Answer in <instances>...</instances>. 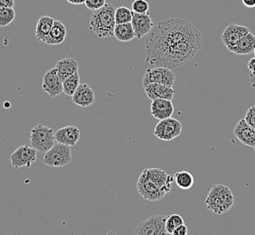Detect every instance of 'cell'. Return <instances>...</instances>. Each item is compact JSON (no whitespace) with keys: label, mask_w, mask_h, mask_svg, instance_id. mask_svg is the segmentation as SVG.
Masks as SVG:
<instances>
[{"label":"cell","mask_w":255,"mask_h":235,"mask_svg":"<svg viewBox=\"0 0 255 235\" xmlns=\"http://www.w3.org/2000/svg\"><path fill=\"white\" fill-rule=\"evenodd\" d=\"M201 46V32L191 23L181 18L162 20L145 40L146 63L174 70L195 57Z\"/></svg>","instance_id":"1"},{"label":"cell","mask_w":255,"mask_h":235,"mask_svg":"<svg viewBox=\"0 0 255 235\" xmlns=\"http://www.w3.org/2000/svg\"><path fill=\"white\" fill-rule=\"evenodd\" d=\"M188 235V229L187 226L184 224L180 226H178L175 230L173 231L172 235Z\"/></svg>","instance_id":"32"},{"label":"cell","mask_w":255,"mask_h":235,"mask_svg":"<svg viewBox=\"0 0 255 235\" xmlns=\"http://www.w3.org/2000/svg\"><path fill=\"white\" fill-rule=\"evenodd\" d=\"M36 157L37 151L34 147H29L27 145H22L11 154L10 161L15 168H29L36 160Z\"/></svg>","instance_id":"10"},{"label":"cell","mask_w":255,"mask_h":235,"mask_svg":"<svg viewBox=\"0 0 255 235\" xmlns=\"http://www.w3.org/2000/svg\"><path fill=\"white\" fill-rule=\"evenodd\" d=\"M72 161V151L71 147L61 144L54 143L53 147L44 153L43 162L46 166L51 167H66Z\"/></svg>","instance_id":"6"},{"label":"cell","mask_w":255,"mask_h":235,"mask_svg":"<svg viewBox=\"0 0 255 235\" xmlns=\"http://www.w3.org/2000/svg\"><path fill=\"white\" fill-rule=\"evenodd\" d=\"M131 7H132L133 13L140 14V15L148 14V11H149V4L146 0H134Z\"/></svg>","instance_id":"29"},{"label":"cell","mask_w":255,"mask_h":235,"mask_svg":"<svg viewBox=\"0 0 255 235\" xmlns=\"http://www.w3.org/2000/svg\"><path fill=\"white\" fill-rule=\"evenodd\" d=\"M84 4L88 9L95 11L103 7V5H105L106 0H85Z\"/></svg>","instance_id":"30"},{"label":"cell","mask_w":255,"mask_h":235,"mask_svg":"<svg viewBox=\"0 0 255 235\" xmlns=\"http://www.w3.org/2000/svg\"><path fill=\"white\" fill-rule=\"evenodd\" d=\"M67 2L73 5H82L85 3V0H67Z\"/></svg>","instance_id":"36"},{"label":"cell","mask_w":255,"mask_h":235,"mask_svg":"<svg viewBox=\"0 0 255 235\" xmlns=\"http://www.w3.org/2000/svg\"><path fill=\"white\" fill-rule=\"evenodd\" d=\"M242 2L246 7H249V8L255 7V0H242Z\"/></svg>","instance_id":"35"},{"label":"cell","mask_w":255,"mask_h":235,"mask_svg":"<svg viewBox=\"0 0 255 235\" xmlns=\"http://www.w3.org/2000/svg\"><path fill=\"white\" fill-rule=\"evenodd\" d=\"M80 83V74L78 72L65 79L63 82V90L67 96H73L76 89L78 88Z\"/></svg>","instance_id":"25"},{"label":"cell","mask_w":255,"mask_h":235,"mask_svg":"<svg viewBox=\"0 0 255 235\" xmlns=\"http://www.w3.org/2000/svg\"><path fill=\"white\" fill-rule=\"evenodd\" d=\"M73 103L82 108H87L95 103L94 91L88 84H81L72 96Z\"/></svg>","instance_id":"14"},{"label":"cell","mask_w":255,"mask_h":235,"mask_svg":"<svg viewBox=\"0 0 255 235\" xmlns=\"http://www.w3.org/2000/svg\"><path fill=\"white\" fill-rule=\"evenodd\" d=\"M131 25L137 39H141L142 37L149 34L154 28V23L149 13L144 15L133 13Z\"/></svg>","instance_id":"13"},{"label":"cell","mask_w":255,"mask_h":235,"mask_svg":"<svg viewBox=\"0 0 255 235\" xmlns=\"http://www.w3.org/2000/svg\"><path fill=\"white\" fill-rule=\"evenodd\" d=\"M255 48V34L250 32L246 36L242 37L234 46L230 47L228 51L238 55H247L254 53Z\"/></svg>","instance_id":"19"},{"label":"cell","mask_w":255,"mask_h":235,"mask_svg":"<svg viewBox=\"0 0 255 235\" xmlns=\"http://www.w3.org/2000/svg\"><path fill=\"white\" fill-rule=\"evenodd\" d=\"M254 54H255V51H254Z\"/></svg>","instance_id":"40"},{"label":"cell","mask_w":255,"mask_h":235,"mask_svg":"<svg viewBox=\"0 0 255 235\" xmlns=\"http://www.w3.org/2000/svg\"><path fill=\"white\" fill-rule=\"evenodd\" d=\"M174 181L177 186L183 190H188L194 186L195 178L190 172L183 170L177 172L174 176Z\"/></svg>","instance_id":"24"},{"label":"cell","mask_w":255,"mask_h":235,"mask_svg":"<svg viewBox=\"0 0 255 235\" xmlns=\"http://www.w3.org/2000/svg\"><path fill=\"white\" fill-rule=\"evenodd\" d=\"M176 82V74L167 67H152L146 70L143 76L142 86L158 84L172 88Z\"/></svg>","instance_id":"7"},{"label":"cell","mask_w":255,"mask_h":235,"mask_svg":"<svg viewBox=\"0 0 255 235\" xmlns=\"http://www.w3.org/2000/svg\"><path fill=\"white\" fill-rule=\"evenodd\" d=\"M42 88L52 98H54L61 93H64L63 82L60 80L57 70L55 67L47 71L44 74Z\"/></svg>","instance_id":"11"},{"label":"cell","mask_w":255,"mask_h":235,"mask_svg":"<svg viewBox=\"0 0 255 235\" xmlns=\"http://www.w3.org/2000/svg\"><path fill=\"white\" fill-rule=\"evenodd\" d=\"M167 217L164 215H153L137 225L135 228V234L137 235H167Z\"/></svg>","instance_id":"8"},{"label":"cell","mask_w":255,"mask_h":235,"mask_svg":"<svg viewBox=\"0 0 255 235\" xmlns=\"http://www.w3.org/2000/svg\"><path fill=\"white\" fill-rule=\"evenodd\" d=\"M106 235H116V234H115L114 232H113V231H110V232H108V234Z\"/></svg>","instance_id":"38"},{"label":"cell","mask_w":255,"mask_h":235,"mask_svg":"<svg viewBox=\"0 0 255 235\" xmlns=\"http://www.w3.org/2000/svg\"><path fill=\"white\" fill-rule=\"evenodd\" d=\"M79 64L75 59L69 57L60 60L55 65L60 80L64 82L66 78L78 72Z\"/></svg>","instance_id":"20"},{"label":"cell","mask_w":255,"mask_h":235,"mask_svg":"<svg viewBox=\"0 0 255 235\" xmlns=\"http://www.w3.org/2000/svg\"><path fill=\"white\" fill-rule=\"evenodd\" d=\"M182 132V123L174 118L159 120L154 128V135L164 141H170L178 137Z\"/></svg>","instance_id":"9"},{"label":"cell","mask_w":255,"mask_h":235,"mask_svg":"<svg viewBox=\"0 0 255 235\" xmlns=\"http://www.w3.org/2000/svg\"><path fill=\"white\" fill-rule=\"evenodd\" d=\"M247 66L251 71V74H255V56L254 58L251 59L250 61L248 62Z\"/></svg>","instance_id":"34"},{"label":"cell","mask_w":255,"mask_h":235,"mask_svg":"<svg viewBox=\"0 0 255 235\" xmlns=\"http://www.w3.org/2000/svg\"><path fill=\"white\" fill-rule=\"evenodd\" d=\"M249 81H250L252 87H253V88H255V74H250V76H249Z\"/></svg>","instance_id":"37"},{"label":"cell","mask_w":255,"mask_h":235,"mask_svg":"<svg viewBox=\"0 0 255 235\" xmlns=\"http://www.w3.org/2000/svg\"><path fill=\"white\" fill-rule=\"evenodd\" d=\"M115 5L106 3L100 9L95 10L90 18V30L97 34L99 38H108L114 35Z\"/></svg>","instance_id":"3"},{"label":"cell","mask_w":255,"mask_h":235,"mask_svg":"<svg viewBox=\"0 0 255 235\" xmlns=\"http://www.w3.org/2000/svg\"><path fill=\"white\" fill-rule=\"evenodd\" d=\"M15 0H0V9L2 8H14Z\"/></svg>","instance_id":"33"},{"label":"cell","mask_w":255,"mask_h":235,"mask_svg":"<svg viewBox=\"0 0 255 235\" xmlns=\"http://www.w3.org/2000/svg\"><path fill=\"white\" fill-rule=\"evenodd\" d=\"M54 18L48 16V15H44V16L40 17L37 24H36V27H35L36 39L44 43L49 34L50 31L54 25Z\"/></svg>","instance_id":"22"},{"label":"cell","mask_w":255,"mask_h":235,"mask_svg":"<svg viewBox=\"0 0 255 235\" xmlns=\"http://www.w3.org/2000/svg\"><path fill=\"white\" fill-rule=\"evenodd\" d=\"M30 143L36 151L46 153L55 143L54 129L43 124L35 126L30 132Z\"/></svg>","instance_id":"5"},{"label":"cell","mask_w":255,"mask_h":235,"mask_svg":"<svg viewBox=\"0 0 255 235\" xmlns=\"http://www.w3.org/2000/svg\"><path fill=\"white\" fill-rule=\"evenodd\" d=\"M66 34H67V30L65 25L59 20H54V25L50 31L44 44H49V45L63 44L66 37Z\"/></svg>","instance_id":"21"},{"label":"cell","mask_w":255,"mask_h":235,"mask_svg":"<svg viewBox=\"0 0 255 235\" xmlns=\"http://www.w3.org/2000/svg\"><path fill=\"white\" fill-rule=\"evenodd\" d=\"M250 32V29L247 26L230 24L228 26H226V29L224 30L221 36L222 41L226 45V48L229 49L230 47L234 46L242 37L246 36V34H249Z\"/></svg>","instance_id":"12"},{"label":"cell","mask_w":255,"mask_h":235,"mask_svg":"<svg viewBox=\"0 0 255 235\" xmlns=\"http://www.w3.org/2000/svg\"><path fill=\"white\" fill-rule=\"evenodd\" d=\"M185 222L184 219L180 215H177V214H173L170 215L167 217V220H166V231H167V234L172 235L173 231L175 230L176 228H177L178 226L184 225Z\"/></svg>","instance_id":"27"},{"label":"cell","mask_w":255,"mask_h":235,"mask_svg":"<svg viewBox=\"0 0 255 235\" xmlns=\"http://www.w3.org/2000/svg\"><path fill=\"white\" fill-rule=\"evenodd\" d=\"M81 132L78 127L74 126H66L59 128L54 132L55 142L64 144L69 147H74L78 142Z\"/></svg>","instance_id":"16"},{"label":"cell","mask_w":255,"mask_h":235,"mask_svg":"<svg viewBox=\"0 0 255 235\" xmlns=\"http://www.w3.org/2000/svg\"><path fill=\"white\" fill-rule=\"evenodd\" d=\"M5 108H8V106L10 107V103L8 104V103H5Z\"/></svg>","instance_id":"39"},{"label":"cell","mask_w":255,"mask_h":235,"mask_svg":"<svg viewBox=\"0 0 255 235\" xmlns=\"http://www.w3.org/2000/svg\"><path fill=\"white\" fill-rule=\"evenodd\" d=\"M234 134L244 145L247 147H255V128L246 122L245 118L241 119L236 124Z\"/></svg>","instance_id":"15"},{"label":"cell","mask_w":255,"mask_h":235,"mask_svg":"<svg viewBox=\"0 0 255 235\" xmlns=\"http://www.w3.org/2000/svg\"><path fill=\"white\" fill-rule=\"evenodd\" d=\"M133 17L132 10L128 9L126 6H121L115 10V22L116 25L131 23Z\"/></svg>","instance_id":"26"},{"label":"cell","mask_w":255,"mask_h":235,"mask_svg":"<svg viewBox=\"0 0 255 235\" xmlns=\"http://www.w3.org/2000/svg\"><path fill=\"white\" fill-rule=\"evenodd\" d=\"M254 148H255V147H254Z\"/></svg>","instance_id":"41"},{"label":"cell","mask_w":255,"mask_h":235,"mask_svg":"<svg viewBox=\"0 0 255 235\" xmlns=\"http://www.w3.org/2000/svg\"><path fill=\"white\" fill-rule=\"evenodd\" d=\"M174 182V176L161 168H146L140 173L136 186L145 200L157 202L171 191Z\"/></svg>","instance_id":"2"},{"label":"cell","mask_w":255,"mask_h":235,"mask_svg":"<svg viewBox=\"0 0 255 235\" xmlns=\"http://www.w3.org/2000/svg\"><path fill=\"white\" fill-rule=\"evenodd\" d=\"M15 18L14 8H2L0 9V26L5 27L10 25Z\"/></svg>","instance_id":"28"},{"label":"cell","mask_w":255,"mask_h":235,"mask_svg":"<svg viewBox=\"0 0 255 235\" xmlns=\"http://www.w3.org/2000/svg\"><path fill=\"white\" fill-rule=\"evenodd\" d=\"M245 119L250 126L255 128V106H252L251 108L248 109Z\"/></svg>","instance_id":"31"},{"label":"cell","mask_w":255,"mask_h":235,"mask_svg":"<svg viewBox=\"0 0 255 235\" xmlns=\"http://www.w3.org/2000/svg\"><path fill=\"white\" fill-rule=\"evenodd\" d=\"M113 36H115L116 39L119 40L120 42L124 43L129 42L136 37L131 23L115 25Z\"/></svg>","instance_id":"23"},{"label":"cell","mask_w":255,"mask_h":235,"mask_svg":"<svg viewBox=\"0 0 255 235\" xmlns=\"http://www.w3.org/2000/svg\"><path fill=\"white\" fill-rule=\"evenodd\" d=\"M235 203V196L230 188L223 184L212 186L206 198L207 209L221 216L230 210Z\"/></svg>","instance_id":"4"},{"label":"cell","mask_w":255,"mask_h":235,"mask_svg":"<svg viewBox=\"0 0 255 235\" xmlns=\"http://www.w3.org/2000/svg\"><path fill=\"white\" fill-rule=\"evenodd\" d=\"M143 88L147 94V98L150 99L151 101L157 99H165L172 101L176 93V90L162 84H149L146 86H143Z\"/></svg>","instance_id":"17"},{"label":"cell","mask_w":255,"mask_h":235,"mask_svg":"<svg viewBox=\"0 0 255 235\" xmlns=\"http://www.w3.org/2000/svg\"><path fill=\"white\" fill-rule=\"evenodd\" d=\"M150 112L153 117L158 120H162L171 117L174 113V105L171 101L165 99H157L152 101Z\"/></svg>","instance_id":"18"}]
</instances>
